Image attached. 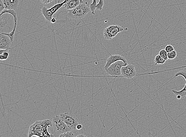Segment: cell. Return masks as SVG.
Wrapping results in <instances>:
<instances>
[{"instance_id":"obj_1","label":"cell","mask_w":186,"mask_h":137,"mask_svg":"<svg viewBox=\"0 0 186 137\" xmlns=\"http://www.w3.org/2000/svg\"><path fill=\"white\" fill-rule=\"evenodd\" d=\"M52 126V122L50 120L36 121L31 126L28 136L53 137L48 131L49 127Z\"/></svg>"},{"instance_id":"obj_2","label":"cell","mask_w":186,"mask_h":137,"mask_svg":"<svg viewBox=\"0 0 186 137\" xmlns=\"http://www.w3.org/2000/svg\"><path fill=\"white\" fill-rule=\"evenodd\" d=\"M91 10L90 8L83 2L80 4L74 9L68 10L67 16L71 20H82Z\"/></svg>"},{"instance_id":"obj_3","label":"cell","mask_w":186,"mask_h":137,"mask_svg":"<svg viewBox=\"0 0 186 137\" xmlns=\"http://www.w3.org/2000/svg\"><path fill=\"white\" fill-rule=\"evenodd\" d=\"M52 122L53 129L57 135H60L68 131H72L63 121L60 115L54 116Z\"/></svg>"},{"instance_id":"obj_4","label":"cell","mask_w":186,"mask_h":137,"mask_svg":"<svg viewBox=\"0 0 186 137\" xmlns=\"http://www.w3.org/2000/svg\"><path fill=\"white\" fill-rule=\"evenodd\" d=\"M67 0H64L63 2L60 3L58 1V3H56L53 7L49 8L47 7H43L41 8V11L43 16L46 20L48 22H51L53 18V15L58 11L61 7L63 6L64 4L66 2Z\"/></svg>"},{"instance_id":"obj_5","label":"cell","mask_w":186,"mask_h":137,"mask_svg":"<svg viewBox=\"0 0 186 137\" xmlns=\"http://www.w3.org/2000/svg\"><path fill=\"white\" fill-rule=\"evenodd\" d=\"M128 28H124L118 25H111L104 29V36L107 40H111L121 32L128 30Z\"/></svg>"},{"instance_id":"obj_6","label":"cell","mask_w":186,"mask_h":137,"mask_svg":"<svg viewBox=\"0 0 186 137\" xmlns=\"http://www.w3.org/2000/svg\"><path fill=\"white\" fill-rule=\"evenodd\" d=\"M128 63H126L121 60L117 61L114 63L112 64L105 71L107 74L110 75L112 76L118 77L121 76V68L123 66L127 65Z\"/></svg>"},{"instance_id":"obj_7","label":"cell","mask_w":186,"mask_h":137,"mask_svg":"<svg viewBox=\"0 0 186 137\" xmlns=\"http://www.w3.org/2000/svg\"><path fill=\"white\" fill-rule=\"evenodd\" d=\"M65 123L72 130H76L77 126L79 124L76 117L72 113L66 112L60 115Z\"/></svg>"},{"instance_id":"obj_8","label":"cell","mask_w":186,"mask_h":137,"mask_svg":"<svg viewBox=\"0 0 186 137\" xmlns=\"http://www.w3.org/2000/svg\"><path fill=\"white\" fill-rule=\"evenodd\" d=\"M121 75L128 79L132 78L137 75V72L135 66L132 64H128L121 68Z\"/></svg>"},{"instance_id":"obj_9","label":"cell","mask_w":186,"mask_h":137,"mask_svg":"<svg viewBox=\"0 0 186 137\" xmlns=\"http://www.w3.org/2000/svg\"><path fill=\"white\" fill-rule=\"evenodd\" d=\"M12 42L7 35L1 33L0 34V49H10Z\"/></svg>"},{"instance_id":"obj_10","label":"cell","mask_w":186,"mask_h":137,"mask_svg":"<svg viewBox=\"0 0 186 137\" xmlns=\"http://www.w3.org/2000/svg\"><path fill=\"white\" fill-rule=\"evenodd\" d=\"M119 60H121L125 63H128L126 58L122 55H111L106 60V63L105 66H104L105 70L108 68L112 64Z\"/></svg>"},{"instance_id":"obj_11","label":"cell","mask_w":186,"mask_h":137,"mask_svg":"<svg viewBox=\"0 0 186 137\" xmlns=\"http://www.w3.org/2000/svg\"><path fill=\"white\" fill-rule=\"evenodd\" d=\"M5 6V9L16 10L19 6V0H2Z\"/></svg>"},{"instance_id":"obj_12","label":"cell","mask_w":186,"mask_h":137,"mask_svg":"<svg viewBox=\"0 0 186 137\" xmlns=\"http://www.w3.org/2000/svg\"><path fill=\"white\" fill-rule=\"evenodd\" d=\"M80 4L79 0H67L63 6L68 11L76 8Z\"/></svg>"},{"instance_id":"obj_13","label":"cell","mask_w":186,"mask_h":137,"mask_svg":"<svg viewBox=\"0 0 186 137\" xmlns=\"http://www.w3.org/2000/svg\"><path fill=\"white\" fill-rule=\"evenodd\" d=\"M6 13L10 14L12 15L14 17L15 23V22H17V13L15 10L5 9L4 10H3L1 13H0V16H2V15L3 14Z\"/></svg>"},{"instance_id":"obj_14","label":"cell","mask_w":186,"mask_h":137,"mask_svg":"<svg viewBox=\"0 0 186 137\" xmlns=\"http://www.w3.org/2000/svg\"><path fill=\"white\" fill-rule=\"evenodd\" d=\"M9 49H0V59L6 60L8 59L9 55Z\"/></svg>"},{"instance_id":"obj_15","label":"cell","mask_w":186,"mask_h":137,"mask_svg":"<svg viewBox=\"0 0 186 137\" xmlns=\"http://www.w3.org/2000/svg\"><path fill=\"white\" fill-rule=\"evenodd\" d=\"M172 91L176 96L180 95L181 96V98H185L186 96V83L185 86L181 90L177 91L175 90H172Z\"/></svg>"},{"instance_id":"obj_16","label":"cell","mask_w":186,"mask_h":137,"mask_svg":"<svg viewBox=\"0 0 186 137\" xmlns=\"http://www.w3.org/2000/svg\"><path fill=\"white\" fill-rule=\"evenodd\" d=\"M17 24V22H15L13 29L10 33H2V34H5V35L8 36V37H10V38H11V41H12V42H13L14 40V38H15V34L16 31Z\"/></svg>"},{"instance_id":"obj_17","label":"cell","mask_w":186,"mask_h":137,"mask_svg":"<svg viewBox=\"0 0 186 137\" xmlns=\"http://www.w3.org/2000/svg\"><path fill=\"white\" fill-rule=\"evenodd\" d=\"M76 136L75 130H72L59 135L60 137H74Z\"/></svg>"},{"instance_id":"obj_18","label":"cell","mask_w":186,"mask_h":137,"mask_svg":"<svg viewBox=\"0 0 186 137\" xmlns=\"http://www.w3.org/2000/svg\"><path fill=\"white\" fill-rule=\"evenodd\" d=\"M166 62V61L159 54L156 55L155 58L154 63L156 65H163Z\"/></svg>"},{"instance_id":"obj_19","label":"cell","mask_w":186,"mask_h":137,"mask_svg":"<svg viewBox=\"0 0 186 137\" xmlns=\"http://www.w3.org/2000/svg\"><path fill=\"white\" fill-rule=\"evenodd\" d=\"M80 3H83V1L82 0H79ZM97 5V0H93V2L90 4V8L91 11H92V13L93 14H95V11L96 9V6Z\"/></svg>"},{"instance_id":"obj_20","label":"cell","mask_w":186,"mask_h":137,"mask_svg":"<svg viewBox=\"0 0 186 137\" xmlns=\"http://www.w3.org/2000/svg\"><path fill=\"white\" fill-rule=\"evenodd\" d=\"M177 56V53L175 50H173L172 52L168 53L167 56L169 59H174Z\"/></svg>"},{"instance_id":"obj_21","label":"cell","mask_w":186,"mask_h":137,"mask_svg":"<svg viewBox=\"0 0 186 137\" xmlns=\"http://www.w3.org/2000/svg\"><path fill=\"white\" fill-rule=\"evenodd\" d=\"M159 55L166 61L168 59L167 56V53L165 49H162L159 52Z\"/></svg>"},{"instance_id":"obj_22","label":"cell","mask_w":186,"mask_h":137,"mask_svg":"<svg viewBox=\"0 0 186 137\" xmlns=\"http://www.w3.org/2000/svg\"><path fill=\"white\" fill-rule=\"evenodd\" d=\"M104 5V0H99L98 3L96 6V9L98 10H102Z\"/></svg>"},{"instance_id":"obj_23","label":"cell","mask_w":186,"mask_h":137,"mask_svg":"<svg viewBox=\"0 0 186 137\" xmlns=\"http://www.w3.org/2000/svg\"><path fill=\"white\" fill-rule=\"evenodd\" d=\"M179 76H182L185 78L186 81V70H184L183 71H181L178 72L176 73L175 76V77H177Z\"/></svg>"},{"instance_id":"obj_24","label":"cell","mask_w":186,"mask_h":137,"mask_svg":"<svg viewBox=\"0 0 186 137\" xmlns=\"http://www.w3.org/2000/svg\"><path fill=\"white\" fill-rule=\"evenodd\" d=\"M165 50L168 53L174 50V48L172 45H167L165 48Z\"/></svg>"},{"instance_id":"obj_25","label":"cell","mask_w":186,"mask_h":137,"mask_svg":"<svg viewBox=\"0 0 186 137\" xmlns=\"http://www.w3.org/2000/svg\"><path fill=\"white\" fill-rule=\"evenodd\" d=\"M3 19V18H2L1 16V26L0 27H1V29H2V28L6 26V21L4 20Z\"/></svg>"},{"instance_id":"obj_26","label":"cell","mask_w":186,"mask_h":137,"mask_svg":"<svg viewBox=\"0 0 186 137\" xmlns=\"http://www.w3.org/2000/svg\"><path fill=\"white\" fill-rule=\"evenodd\" d=\"M54 0H40V2L43 5H49L51 2H52Z\"/></svg>"},{"instance_id":"obj_27","label":"cell","mask_w":186,"mask_h":137,"mask_svg":"<svg viewBox=\"0 0 186 137\" xmlns=\"http://www.w3.org/2000/svg\"><path fill=\"white\" fill-rule=\"evenodd\" d=\"M5 9V6L2 0H0V13Z\"/></svg>"},{"instance_id":"obj_28","label":"cell","mask_w":186,"mask_h":137,"mask_svg":"<svg viewBox=\"0 0 186 137\" xmlns=\"http://www.w3.org/2000/svg\"><path fill=\"white\" fill-rule=\"evenodd\" d=\"M82 128V124H79L76 127V129L78 130H80Z\"/></svg>"},{"instance_id":"obj_29","label":"cell","mask_w":186,"mask_h":137,"mask_svg":"<svg viewBox=\"0 0 186 137\" xmlns=\"http://www.w3.org/2000/svg\"><path fill=\"white\" fill-rule=\"evenodd\" d=\"M56 22H57V19H56L55 18H53L51 19V23H55Z\"/></svg>"},{"instance_id":"obj_30","label":"cell","mask_w":186,"mask_h":137,"mask_svg":"<svg viewBox=\"0 0 186 137\" xmlns=\"http://www.w3.org/2000/svg\"><path fill=\"white\" fill-rule=\"evenodd\" d=\"M77 137H86V135H82V134H81V135H77L76 136Z\"/></svg>"},{"instance_id":"obj_31","label":"cell","mask_w":186,"mask_h":137,"mask_svg":"<svg viewBox=\"0 0 186 137\" xmlns=\"http://www.w3.org/2000/svg\"><path fill=\"white\" fill-rule=\"evenodd\" d=\"M177 99H181V96H180V95H177Z\"/></svg>"}]
</instances>
